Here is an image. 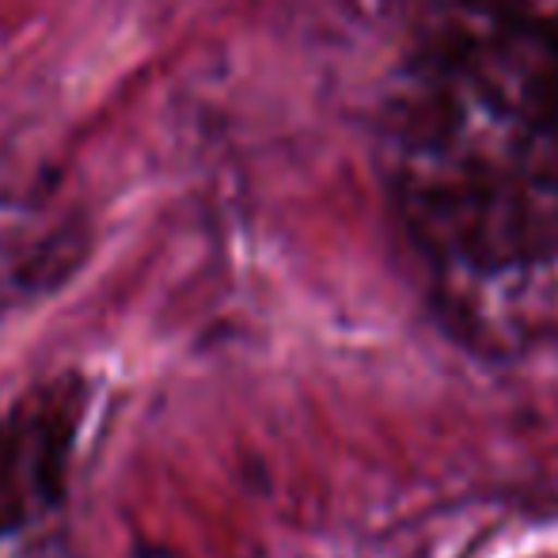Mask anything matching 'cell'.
<instances>
[{
	"label": "cell",
	"mask_w": 558,
	"mask_h": 558,
	"mask_svg": "<svg viewBox=\"0 0 558 558\" xmlns=\"http://www.w3.org/2000/svg\"><path fill=\"white\" fill-rule=\"evenodd\" d=\"M76 429V403L46 399L20 407L0 426V532L15 517L38 513L46 498H58L69 445Z\"/></svg>",
	"instance_id": "1"
}]
</instances>
